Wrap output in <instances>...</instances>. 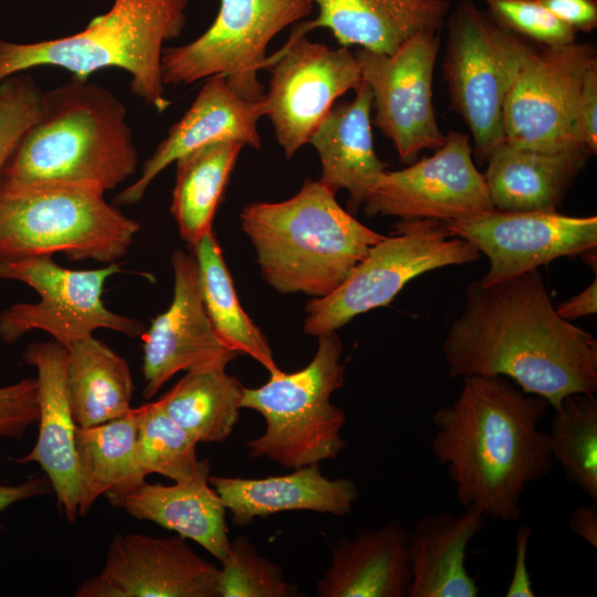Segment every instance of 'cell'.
Segmentation results:
<instances>
[{"instance_id":"obj_19","label":"cell","mask_w":597,"mask_h":597,"mask_svg":"<svg viewBox=\"0 0 597 597\" xmlns=\"http://www.w3.org/2000/svg\"><path fill=\"white\" fill-rule=\"evenodd\" d=\"M264 115V97L261 101H247L230 88L224 76L208 77L191 106L144 163L139 177L116 195L115 203L127 206L138 202L165 168L201 146L239 142L260 148L258 122Z\"/></svg>"},{"instance_id":"obj_35","label":"cell","mask_w":597,"mask_h":597,"mask_svg":"<svg viewBox=\"0 0 597 597\" xmlns=\"http://www.w3.org/2000/svg\"><path fill=\"white\" fill-rule=\"evenodd\" d=\"M218 567V597H301L303 591L285 579L282 567L262 556L256 546L240 535Z\"/></svg>"},{"instance_id":"obj_9","label":"cell","mask_w":597,"mask_h":597,"mask_svg":"<svg viewBox=\"0 0 597 597\" xmlns=\"http://www.w3.org/2000/svg\"><path fill=\"white\" fill-rule=\"evenodd\" d=\"M530 51L471 0L460 1L449 18L443 73L480 160L503 142L504 102Z\"/></svg>"},{"instance_id":"obj_40","label":"cell","mask_w":597,"mask_h":597,"mask_svg":"<svg viewBox=\"0 0 597 597\" xmlns=\"http://www.w3.org/2000/svg\"><path fill=\"white\" fill-rule=\"evenodd\" d=\"M552 14L577 31L590 32L597 25L596 0H537Z\"/></svg>"},{"instance_id":"obj_33","label":"cell","mask_w":597,"mask_h":597,"mask_svg":"<svg viewBox=\"0 0 597 597\" xmlns=\"http://www.w3.org/2000/svg\"><path fill=\"white\" fill-rule=\"evenodd\" d=\"M554 461L566 479L597 502V399L591 392L565 396L547 432Z\"/></svg>"},{"instance_id":"obj_27","label":"cell","mask_w":597,"mask_h":597,"mask_svg":"<svg viewBox=\"0 0 597 597\" xmlns=\"http://www.w3.org/2000/svg\"><path fill=\"white\" fill-rule=\"evenodd\" d=\"M589 154L547 153L502 142L488 156L483 175L490 200L501 211H556Z\"/></svg>"},{"instance_id":"obj_6","label":"cell","mask_w":597,"mask_h":597,"mask_svg":"<svg viewBox=\"0 0 597 597\" xmlns=\"http://www.w3.org/2000/svg\"><path fill=\"white\" fill-rule=\"evenodd\" d=\"M318 337L307 366L279 370L256 388H245L241 408L258 411L264 432L247 443L251 459L265 458L287 469L336 459L347 447L342 437L345 413L331 396L345 381L343 344L336 331Z\"/></svg>"},{"instance_id":"obj_4","label":"cell","mask_w":597,"mask_h":597,"mask_svg":"<svg viewBox=\"0 0 597 597\" xmlns=\"http://www.w3.org/2000/svg\"><path fill=\"white\" fill-rule=\"evenodd\" d=\"M240 218L262 276L284 294L328 295L384 238L311 179L287 200L249 203Z\"/></svg>"},{"instance_id":"obj_39","label":"cell","mask_w":597,"mask_h":597,"mask_svg":"<svg viewBox=\"0 0 597 597\" xmlns=\"http://www.w3.org/2000/svg\"><path fill=\"white\" fill-rule=\"evenodd\" d=\"M578 143L591 155L597 151V61L585 73L575 109Z\"/></svg>"},{"instance_id":"obj_10","label":"cell","mask_w":597,"mask_h":597,"mask_svg":"<svg viewBox=\"0 0 597 597\" xmlns=\"http://www.w3.org/2000/svg\"><path fill=\"white\" fill-rule=\"evenodd\" d=\"M313 8L310 0H220L206 32L188 44L164 49V84L187 85L222 75L240 97L261 101L265 93L258 74L265 67L269 43Z\"/></svg>"},{"instance_id":"obj_5","label":"cell","mask_w":597,"mask_h":597,"mask_svg":"<svg viewBox=\"0 0 597 597\" xmlns=\"http://www.w3.org/2000/svg\"><path fill=\"white\" fill-rule=\"evenodd\" d=\"M188 0H114L111 9L72 35L17 43L0 39V81L36 66H57L73 76L118 67L132 76L135 95L157 112L171 104L161 74L164 43L186 24Z\"/></svg>"},{"instance_id":"obj_13","label":"cell","mask_w":597,"mask_h":597,"mask_svg":"<svg viewBox=\"0 0 597 597\" xmlns=\"http://www.w3.org/2000/svg\"><path fill=\"white\" fill-rule=\"evenodd\" d=\"M265 67L271 69L266 116L287 158L308 143L336 98L363 81L359 61L348 48L331 49L294 30Z\"/></svg>"},{"instance_id":"obj_28","label":"cell","mask_w":597,"mask_h":597,"mask_svg":"<svg viewBox=\"0 0 597 597\" xmlns=\"http://www.w3.org/2000/svg\"><path fill=\"white\" fill-rule=\"evenodd\" d=\"M65 348L66 388L77 427L98 426L133 409V378L122 356L93 335Z\"/></svg>"},{"instance_id":"obj_44","label":"cell","mask_w":597,"mask_h":597,"mask_svg":"<svg viewBox=\"0 0 597 597\" xmlns=\"http://www.w3.org/2000/svg\"><path fill=\"white\" fill-rule=\"evenodd\" d=\"M568 528L591 547L597 548V507L596 503L576 507L568 521Z\"/></svg>"},{"instance_id":"obj_23","label":"cell","mask_w":597,"mask_h":597,"mask_svg":"<svg viewBox=\"0 0 597 597\" xmlns=\"http://www.w3.org/2000/svg\"><path fill=\"white\" fill-rule=\"evenodd\" d=\"M310 1L318 7V15L297 24V32L326 28L342 46L359 45L385 54L394 53L420 31H438L451 7L448 0Z\"/></svg>"},{"instance_id":"obj_2","label":"cell","mask_w":597,"mask_h":597,"mask_svg":"<svg viewBox=\"0 0 597 597\" xmlns=\"http://www.w3.org/2000/svg\"><path fill=\"white\" fill-rule=\"evenodd\" d=\"M551 405L503 376H467L458 397L433 415L432 452L455 498L488 519L516 522L525 488L554 467L538 425Z\"/></svg>"},{"instance_id":"obj_1","label":"cell","mask_w":597,"mask_h":597,"mask_svg":"<svg viewBox=\"0 0 597 597\" xmlns=\"http://www.w3.org/2000/svg\"><path fill=\"white\" fill-rule=\"evenodd\" d=\"M442 350L451 378L503 376L553 408L597 390V341L557 314L538 269L470 282Z\"/></svg>"},{"instance_id":"obj_41","label":"cell","mask_w":597,"mask_h":597,"mask_svg":"<svg viewBox=\"0 0 597 597\" xmlns=\"http://www.w3.org/2000/svg\"><path fill=\"white\" fill-rule=\"evenodd\" d=\"M531 535L532 527L530 525H522L516 531L514 569L505 591L506 597L535 596L526 562Z\"/></svg>"},{"instance_id":"obj_31","label":"cell","mask_w":597,"mask_h":597,"mask_svg":"<svg viewBox=\"0 0 597 597\" xmlns=\"http://www.w3.org/2000/svg\"><path fill=\"white\" fill-rule=\"evenodd\" d=\"M243 146L239 142L211 143L175 161L170 212L189 245L212 231L216 211Z\"/></svg>"},{"instance_id":"obj_11","label":"cell","mask_w":597,"mask_h":597,"mask_svg":"<svg viewBox=\"0 0 597 597\" xmlns=\"http://www.w3.org/2000/svg\"><path fill=\"white\" fill-rule=\"evenodd\" d=\"M121 272L119 262L72 270L49 255L0 260V280L22 282L40 296L35 303H17L0 313V338L12 344L39 329L66 347L101 328L142 337L143 322L114 313L103 302L106 281Z\"/></svg>"},{"instance_id":"obj_17","label":"cell","mask_w":597,"mask_h":597,"mask_svg":"<svg viewBox=\"0 0 597 597\" xmlns=\"http://www.w3.org/2000/svg\"><path fill=\"white\" fill-rule=\"evenodd\" d=\"M218 567L184 537L118 534L103 569L87 578L76 597H218Z\"/></svg>"},{"instance_id":"obj_24","label":"cell","mask_w":597,"mask_h":597,"mask_svg":"<svg viewBox=\"0 0 597 597\" xmlns=\"http://www.w3.org/2000/svg\"><path fill=\"white\" fill-rule=\"evenodd\" d=\"M210 465L171 485L143 483L107 498L129 515L154 522L203 547L219 562L230 547L227 509L209 483Z\"/></svg>"},{"instance_id":"obj_26","label":"cell","mask_w":597,"mask_h":597,"mask_svg":"<svg viewBox=\"0 0 597 597\" xmlns=\"http://www.w3.org/2000/svg\"><path fill=\"white\" fill-rule=\"evenodd\" d=\"M486 521L475 507L460 515L421 516L408 537L409 597H476L480 588L465 567L467 547Z\"/></svg>"},{"instance_id":"obj_22","label":"cell","mask_w":597,"mask_h":597,"mask_svg":"<svg viewBox=\"0 0 597 597\" xmlns=\"http://www.w3.org/2000/svg\"><path fill=\"white\" fill-rule=\"evenodd\" d=\"M208 480L238 526L287 511L344 516L352 512L359 495L353 480L328 479L322 474L320 463L261 479L209 475Z\"/></svg>"},{"instance_id":"obj_36","label":"cell","mask_w":597,"mask_h":597,"mask_svg":"<svg viewBox=\"0 0 597 597\" xmlns=\"http://www.w3.org/2000/svg\"><path fill=\"white\" fill-rule=\"evenodd\" d=\"M42 105L43 92L22 72L0 81V172L39 118Z\"/></svg>"},{"instance_id":"obj_3","label":"cell","mask_w":597,"mask_h":597,"mask_svg":"<svg viewBox=\"0 0 597 597\" xmlns=\"http://www.w3.org/2000/svg\"><path fill=\"white\" fill-rule=\"evenodd\" d=\"M124 104L107 88L73 76L43 92L42 111L0 172V190L74 186L102 192L137 169Z\"/></svg>"},{"instance_id":"obj_43","label":"cell","mask_w":597,"mask_h":597,"mask_svg":"<svg viewBox=\"0 0 597 597\" xmlns=\"http://www.w3.org/2000/svg\"><path fill=\"white\" fill-rule=\"evenodd\" d=\"M557 314L567 321L594 315L597 312V277L582 292L559 304Z\"/></svg>"},{"instance_id":"obj_20","label":"cell","mask_w":597,"mask_h":597,"mask_svg":"<svg viewBox=\"0 0 597 597\" xmlns=\"http://www.w3.org/2000/svg\"><path fill=\"white\" fill-rule=\"evenodd\" d=\"M22 358L36 370L39 432L19 463L41 465L69 522L78 515L81 483L75 446L76 423L66 388V348L55 341L27 346Z\"/></svg>"},{"instance_id":"obj_34","label":"cell","mask_w":597,"mask_h":597,"mask_svg":"<svg viewBox=\"0 0 597 597\" xmlns=\"http://www.w3.org/2000/svg\"><path fill=\"white\" fill-rule=\"evenodd\" d=\"M136 453L145 475L158 473L174 482L189 479L209 464L198 460L197 441L160 407L158 401L135 408Z\"/></svg>"},{"instance_id":"obj_29","label":"cell","mask_w":597,"mask_h":597,"mask_svg":"<svg viewBox=\"0 0 597 597\" xmlns=\"http://www.w3.org/2000/svg\"><path fill=\"white\" fill-rule=\"evenodd\" d=\"M136 434L135 408L105 423L76 428L78 515H85L101 495L109 498L146 481L137 461Z\"/></svg>"},{"instance_id":"obj_32","label":"cell","mask_w":597,"mask_h":597,"mask_svg":"<svg viewBox=\"0 0 597 597\" xmlns=\"http://www.w3.org/2000/svg\"><path fill=\"white\" fill-rule=\"evenodd\" d=\"M192 249L203 305L218 336L239 354L251 356L270 374L279 371L268 339L240 304L212 231L206 233Z\"/></svg>"},{"instance_id":"obj_8","label":"cell","mask_w":597,"mask_h":597,"mask_svg":"<svg viewBox=\"0 0 597 597\" xmlns=\"http://www.w3.org/2000/svg\"><path fill=\"white\" fill-rule=\"evenodd\" d=\"M480 254L441 221L401 219L394 234L374 244L335 291L306 304L304 332L317 337L337 331L357 315L390 304L412 279L439 268L471 263Z\"/></svg>"},{"instance_id":"obj_30","label":"cell","mask_w":597,"mask_h":597,"mask_svg":"<svg viewBox=\"0 0 597 597\" xmlns=\"http://www.w3.org/2000/svg\"><path fill=\"white\" fill-rule=\"evenodd\" d=\"M216 363L186 371L157 401L198 443L221 442L239 421L244 387Z\"/></svg>"},{"instance_id":"obj_21","label":"cell","mask_w":597,"mask_h":597,"mask_svg":"<svg viewBox=\"0 0 597 597\" xmlns=\"http://www.w3.org/2000/svg\"><path fill=\"white\" fill-rule=\"evenodd\" d=\"M409 532L400 520L341 537L317 580V597H409Z\"/></svg>"},{"instance_id":"obj_25","label":"cell","mask_w":597,"mask_h":597,"mask_svg":"<svg viewBox=\"0 0 597 597\" xmlns=\"http://www.w3.org/2000/svg\"><path fill=\"white\" fill-rule=\"evenodd\" d=\"M355 91L353 101L331 108L308 140L322 164L318 181L333 193L346 189L352 212L357 211L368 187L387 168L374 147L371 91L364 81Z\"/></svg>"},{"instance_id":"obj_15","label":"cell","mask_w":597,"mask_h":597,"mask_svg":"<svg viewBox=\"0 0 597 597\" xmlns=\"http://www.w3.org/2000/svg\"><path fill=\"white\" fill-rule=\"evenodd\" d=\"M362 206L367 216L441 222L494 210L469 137L459 132H449L432 156L400 170H384L366 190Z\"/></svg>"},{"instance_id":"obj_14","label":"cell","mask_w":597,"mask_h":597,"mask_svg":"<svg viewBox=\"0 0 597 597\" xmlns=\"http://www.w3.org/2000/svg\"><path fill=\"white\" fill-rule=\"evenodd\" d=\"M439 45L438 31L425 30L391 54L365 49L356 53L363 81L373 94V123L392 142L402 161L444 144L446 135L437 124L432 103Z\"/></svg>"},{"instance_id":"obj_38","label":"cell","mask_w":597,"mask_h":597,"mask_svg":"<svg viewBox=\"0 0 597 597\" xmlns=\"http://www.w3.org/2000/svg\"><path fill=\"white\" fill-rule=\"evenodd\" d=\"M38 420L36 379L25 378L0 387V440L22 438Z\"/></svg>"},{"instance_id":"obj_37","label":"cell","mask_w":597,"mask_h":597,"mask_svg":"<svg viewBox=\"0 0 597 597\" xmlns=\"http://www.w3.org/2000/svg\"><path fill=\"white\" fill-rule=\"evenodd\" d=\"M490 17L515 34L546 46L576 42V31L562 22L537 0H482Z\"/></svg>"},{"instance_id":"obj_16","label":"cell","mask_w":597,"mask_h":597,"mask_svg":"<svg viewBox=\"0 0 597 597\" xmlns=\"http://www.w3.org/2000/svg\"><path fill=\"white\" fill-rule=\"evenodd\" d=\"M443 223L488 256L490 269L480 280L482 284L504 281L597 247L596 216L494 209Z\"/></svg>"},{"instance_id":"obj_7","label":"cell","mask_w":597,"mask_h":597,"mask_svg":"<svg viewBox=\"0 0 597 597\" xmlns=\"http://www.w3.org/2000/svg\"><path fill=\"white\" fill-rule=\"evenodd\" d=\"M139 229L96 189L0 190V260L62 253L109 264L127 253Z\"/></svg>"},{"instance_id":"obj_18","label":"cell","mask_w":597,"mask_h":597,"mask_svg":"<svg viewBox=\"0 0 597 597\" xmlns=\"http://www.w3.org/2000/svg\"><path fill=\"white\" fill-rule=\"evenodd\" d=\"M172 300L145 329L143 395L151 398L177 373L229 364L240 354L214 331L203 305L195 256L179 249L171 254Z\"/></svg>"},{"instance_id":"obj_12","label":"cell","mask_w":597,"mask_h":597,"mask_svg":"<svg viewBox=\"0 0 597 597\" xmlns=\"http://www.w3.org/2000/svg\"><path fill=\"white\" fill-rule=\"evenodd\" d=\"M596 61L590 44L531 49L504 102L503 142L547 153H588L576 137L575 109L585 73Z\"/></svg>"},{"instance_id":"obj_42","label":"cell","mask_w":597,"mask_h":597,"mask_svg":"<svg viewBox=\"0 0 597 597\" xmlns=\"http://www.w3.org/2000/svg\"><path fill=\"white\" fill-rule=\"evenodd\" d=\"M53 492L49 479L30 478L19 484H0V513L12 504Z\"/></svg>"}]
</instances>
